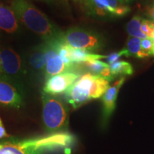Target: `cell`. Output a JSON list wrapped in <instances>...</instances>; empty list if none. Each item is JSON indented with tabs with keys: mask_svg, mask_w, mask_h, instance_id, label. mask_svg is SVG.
Listing matches in <instances>:
<instances>
[{
	"mask_svg": "<svg viewBox=\"0 0 154 154\" xmlns=\"http://www.w3.org/2000/svg\"><path fill=\"white\" fill-rule=\"evenodd\" d=\"M74 142V136L66 131L32 139L5 140L0 142V154H44L46 151L68 148Z\"/></svg>",
	"mask_w": 154,
	"mask_h": 154,
	"instance_id": "cell-1",
	"label": "cell"
},
{
	"mask_svg": "<svg viewBox=\"0 0 154 154\" xmlns=\"http://www.w3.org/2000/svg\"><path fill=\"white\" fill-rule=\"evenodd\" d=\"M11 8L18 20L41 36L44 42L57 39L62 36L63 32L49 20L47 15L26 0H14Z\"/></svg>",
	"mask_w": 154,
	"mask_h": 154,
	"instance_id": "cell-2",
	"label": "cell"
},
{
	"mask_svg": "<svg viewBox=\"0 0 154 154\" xmlns=\"http://www.w3.org/2000/svg\"><path fill=\"white\" fill-rule=\"evenodd\" d=\"M42 117L46 130L50 134L63 131L69 124V109L57 96L42 93Z\"/></svg>",
	"mask_w": 154,
	"mask_h": 154,
	"instance_id": "cell-3",
	"label": "cell"
},
{
	"mask_svg": "<svg viewBox=\"0 0 154 154\" xmlns=\"http://www.w3.org/2000/svg\"><path fill=\"white\" fill-rule=\"evenodd\" d=\"M26 73L24 61L14 50L0 46V76L22 88V81Z\"/></svg>",
	"mask_w": 154,
	"mask_h": 154,
	"instance_id": "cell-4",
	"label": "cell"
},
{
	"mask_svg": "<svg viewBox=\"0 0 154 154\" xmlns=\"http://www.w3.org/2000/svg\"><path fill=\"white\" fill-rule=\"evenodd\" d=\"M61 38L70 47L75 49L96 51L103 47V38L93 31L82 27H72L63 32Z\"/></svg>",
	"mask_w": 154,
	"mask_h": 154,
	"instance_id": "cell-5",
	"label": "cell"
},
{
	"mask_svg": "<svg viewBox=\"0 0 154 154\" xmlns=\"http://www.w3.org/2000/svg\"><path fill=\"white\" fill-rule=\"evenodd\" d=\"M80 3L88 14L95 17H121L130 11L120 0H82Z\"/></svg>",
	"mask_w": 154,
	"mask_h": 154,
	"instance_id": "cell-6",
	"label": "cell"
},
{
	"mask_svg": "<svg viewBox=\"0 0 154 154\" xmlns=\"http://www.w3.org/2000/svg\"><path fill=\"white\" fill-rule=\"evenodd\" d=\"M95 75L90 73L79 78L64 93L65 99L74 109H78L91 101L90 91Z\"/></svg>",
	"mask_w": 154,
	"mask_h": 154,
	"instance_id": "cell-7",
	"label": "cell"
},
{
	"mask_svg": "<svg viewBox=\"0 0 154 154\" xmlns=\"http://www.w3.org/2000/svg\"><path fill=\"white\" fill-rule=\"evenodd\" d=\"M0 105L17 109L24 105L22 88L2 76H0Z\"/></svg>",
	"mask_w": 154,
	"mask_h": 154,
	"instance_id": "cell-8",
	"label": "cell"
},
{
	"mask_svg": "<svg viewBox=\"0 0 154 154\" xmlns=\"http://www.w3.org/2000/svg\"><path fill=\"white\" fill-rule=\"evenodd\" d=\"M47 44L44 42L39 45L32 48L28 52L24 61L26 73L31 72L33 76H40L45 74L46 57Z\"/></svg>",
	"mask_w": 154,
	"mask_h": 154,
	"instance_id": "cell-9",
	"label": "cell"
},
{
	"mask_svg": "<svg viewBox=\"0 0 154 154\" xmlns=\"http://www.w3.org/2000/svg\"><path fill=\"white\" fill-rule=\"evenodd\" d=\"M79 78V74L74 72H65L51 76L46 80L43 92L52 96L65 93Z\"/></svg>",
	"mask_w": 154,
	"mask_h": 154,
	"instance_id": "cell-10",
	"label": "cell"
},
{
	"mask_svg": "<svg viewBox=\"0 0 154 154\" xmlns=\"http://www.w3.org/2000/svg\"><path fill=\"white\" fill-rule=\"evenodd\" d=\"M55 41L56 39L46 42L47 44L45 74H44L46 79L55 75L65 72H70V71L72 70L61 60L56 48Z\"/></svg>",
	"mask_w": 154,
	"mask_h": 154,
	"instance_id": "cell-11",
	"label": "cell"
},
{
	"mask_svg": "<svg viewBox=\"0 0 154 154\" xmlns=\"http://www.w3.org/2000/svg\"><path fill=\"white\" fill-rule=\"evenodd\" d=\"M125 82V77L119 79L107 89L106 93L102 96V103H103V120L106 121L112 114L116 108L117 96L120 88L123 86Z\"/></svg>",
	"mask_w": 154,
	"mask_h": 154,
	"instance_id": "cell-12",
	"label": "cell"
},
{
	"mask_svg": "<svg viewBox=\"0 0 154 154\" xmlns=\"http://www.w3.org/2000/svg\"><path fill=\"white\" fill-rule=\"evenodd\" d=\"M18 19L10 7L0 5V29L14 33L19 29Z\"/></svg>",
	"mask_w": 154,
	"mask_h": 154,
	"instance_id": "cell-13",
	"label": "cell"
},
{
	"mask_svg": "<svg viewBox=\"0 0 154 154\" xmlns=\"http://www.w3.org/2000/svg\"><path fill=\"white\" fill-rule=\"evenodd\" d=\"M106 56L96 54L84 49H75L71 47L70 48V59L74 64L76 63H84L90 60H100L101 59H106Z\"/></svg>",
	"mask_w": 154,
	"mask_h": 154,
	"instance_id": "cell-14",
	"label": "cell"
},
{
	"mask_svg": "<svg viewBox=\"0 0 154 154\" xmlns=\"http://www.w3.org/2000/svg\"><path fill=\"white\" fill-rule=\"evenodd\" d=\"M109 87L110 85H109V80L102 76L95 75L90 91L91 99H96L102 97Z\"/></svg>",
	"mask_w": 154,
	"mask_h": 154,
	"instance_id": "cell-15",
	"label": "cell"
},
{
	"mask_svg": "<svg viewBox=\"0 0 154 154\" xmlns=\"http://www.w3.org/2000/svg\"><path fill=\"white\" fill-rule=\"evenodd\" d=\"M126 51V57H132L143 59L140 51V38L130 36L127 40L126 47L124 49Z\"/></svg>",
	"mask_w": 154,
	"mask_h": 154,
	"instance_id": "cell-16",
	"label": "cell"
},
{
	"mask_svg": "<svg viewBox=\"0 0 154 154\" xmlns=\"http://www.w3.org/2000/svg\"><path fill=\"white\" fill-rule=\"evenodd\" d=\"M111 74L113 76L124 75V76H130L134 73V69L130 63L125 61H117L112 64L109 65Z\"/></svg>",
	"mask_w": 154,
	"mask_h": 154,
	"instance_id": "cell-17",
	"label": "cell"
},
{
	"mask_svg": "<svg viewBox=\"0 0 154 154\" xmlns=\"http://www.w3.org/2000/svg\"><path fill=\"white\" fill-rule=\"evenodd\" d=\"M143 19L140 16H135L131 19L130 22L127 24L126 27L127 32L130 36L139 38L140 39L147 38L140 29Z\"/></svg>",
	"mask_w": 154,
	"mask_h": 154,
	"instance_id": "cell-18",
	"label": "cell"
},
{
	"mask_svg": "<svg viewBox=\"0 0 154 154\" xmlns=\"http://www.w3.org/2000/svg\"><path fill=\"white\" fill-rule=\"evenodd\" d=\"M83 63L85 65L86 68L91 72L90 74L97 75V76H100L101 73L103 72V71L109 66V65L107 63L100 60H90Z\"/></svg>",
	"mask_w": 154,
	"mask_h": 154,
	"instance_id": "cell-19",
	"label": "cell"
},
{
	"mask_svg": "<svg viewBox=\"0 0 154 154\" xmlns=\"http://www.w3.org/2000/svg\"><path fill=\"white\" fill-rule=\"evenodd\" d=\"M153 40L151 38H145L140 39V51L144 58L153 55Z\"/></svg>",
	"mask_w": 154,
	"mask_h": 154,
	"instance_id": "cell-20",
	"label": "cell"
},
{
	"mask_svg": "<svg viewBox=\"0 0 154 154\" xmlns=\"http://www.w3.org/2000/svg\"><path fill=\"white\" fill-rule=\"evenodd\" d=\"M141 32L145 34V36L148 38H154V23L151 21L143 19L141 27Z\"/></svg>",
	"mask_w": 154,
	"mask_h": 154,
	"instance_id": "cell-21",
	"label": "cell"
},
{
	"mask_svg": "<svg viewBox=\"0 0 154 154\" xmlns=\"http://www.w3.org/2000/svg\"><path fill=\"white\" fill-rule=\"evenodd\" d=\"M122 56H126V51H125L124 49L121 50V51H119V52H113L111 54L106 56V62L109 65L112 64L116 61H118L119 58L122 57Z\"/></svg>",
	"mask_w": 154,
	"mask_h": 154,
	"instance_id": "cell-22",
	"label": "cell"
},
{
	"mask_svg": "<svg viewBox=\"0 0 154 154\" xmlns=\"http://www.w3.org/2000/svg\"><path fill=\"white\" fill-rule=\"evenodd\" d=\"M9 134L7 133V131H6L5 126H4L2 121L1 118H0V139L1 138L8 137Z\"/></svg>",
	"mask_w": 154,
	"mask_h": 154,
	"instance_id": "cell-23",
	"label": "cell"
},
{
	"mask_svg": "<svg viewBox=\"0 0 154 154\" xmlns=\"http://www.w3.org/2000/svg\"><path fill=\"white\" fill-rule=\"evenodd\" d=\"M148 16L154 22V4L148 9Z\"/></svg>",
	"mask_w": 154,
	"mask_h": 154,
	"instance_id": "cell-24",
	"label": "cell"
},
{
	"mask_svg": "<svg viewBox=\"0 0 154 154\" xmlns=\"http://www.w3.org/2000/svg\"><path fill=\"white\" fill-rule=\"evenodd\" d=\"M121 2H122L123 3H124V4H126V3H128V2H132V1H134V0H120Z\"/></svg>",
	"mask_w": 154,
	"mask_h": 154,
	"instance_id": "cell-25",
	"label": "cell"
},
{
	"mask_svg": "<svg viewBox=\"0 0 154 154\" xmlns=\"http://www.w3.org/2000/svg\"><path fill=\"white\" fill-rule=\"evenodd\" d=\"M42 1L47 2H53V0H42Z\"/></svg>",
	"mask_w": 154,
	"mask_h": 154,
	"instance_id": "cell-26",
	"label": "cell"
},
{
	"mask_svg": "<svg viewBox=\"0 0 154 154\" xmlns=\"http://www.w3.org/2000/svg\"><path fill=\"white\" fill-rule=\"evenodd\" d=\"M63 2L64 0H53V2Z\"/></svg>",
	"mask_w": 154,
	"mask_h": 154,
	"instance_id": "cell-27",
	"label": "cell"
},
{
	"mask_svg": "<svg viewBox=\"0 0 154 154\" xmlns=\"http://www.w3.org/2000/svg\"><path fill=\"white\" fill-rule=\"evenodd\" d=\"M74 1H75V2H82V0H74Z\"/></svg>",
	"mask_w": 154,
	"mask_h": 154,
	"instance_id": "cell-28",
	"label": "cell"
},
{
	"mask_svg": "<svg viewBox=\"0 0 154 154\" xmlns=\"http://www.w3.org/2000/svg\"><path fill=\"white\" fill-rule=\"evenodd\" d=\"M153 55L154 56V38H153Z\"/></svg>",
	"mask_w": 154,
	"mask_h": 154,
	"instance_id": "cell-29",
	"label": "cell"
}]
</instances>
